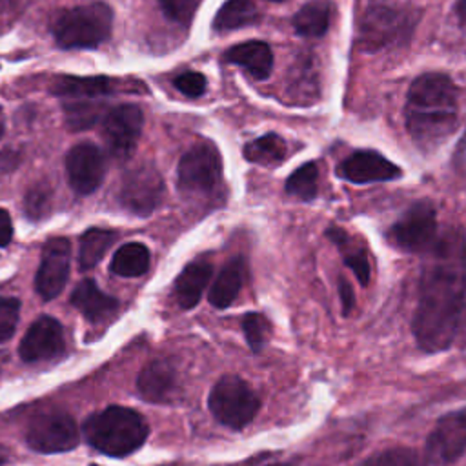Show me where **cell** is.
<instances>
[{
	"instance_id": "obj_44",
	"label": "cell",
	"mask_w": 466,
	"mask_h": 466,
	"mask_svg": "<svg viewBox=\"0 0 466 466\" xmlns=\"http://www.w3.org/2000/svg\"><path fill=\"white\" fill-rule=\"evenodd\" d=\"M269 2H282V0H269Z\"/></svg>"
},
{
	"instance_id": "obj_32",
	"label": "cell",
	"mask_w": 466,
	"mask_h": 466,
	"mask_svg": "<svg viewBox=\"0 0 466 466\" xmlns=\"http://www.w3.org/2000/svg\"><path fill=\"white\" fill-rule=\"evenodd\" d=\"M242 329H244V337H246L249 348L255 353H258L266 346V342L271 335L269 320L262 313H257V311H249L244 315Z\"/></svg>"
},
{
	"instance_id": "obj_19",
	"label": "cell",
	"mask_w": 466,
	"mask_h": 466,
	"mask_svg": "<svg viewBox=\"0 0 466 466\" xmlns=\"http://www.w3.org/2000/svg\"><path fill=\"white\" fill-rule=\"evenodd\" d=\"M71 304L91 322L109 319L118 309V300L104 293L95 280H82L71 293Z\"/></svg>"
},
{
	"instance_id": "obj_11",
	"label": "cell",
	"mask_w": 466,
	"mask_h": 466,
	"mask_svg": "<svg viewBox=\"0 0 466 466\" xmlns=\"http://www.w3.org/2000/svg\"><path fill=\"white\" fill-rule=\"evenodd\" d=\"M466 451V408L444 413L426 439L428 464L448 466Z\"/></svg>"
},
{
	"instance_id": "obj_26",
	"label": "cell",
	"mask_w": 466,
	"mask_h": 466,
	"mask_svg": "<svg viewBox=\"0 0 466 466\" xmlns=\"http://www.w3.org/2000/svg\"><path fill=\"white\" fill-rule=\"evenodd\" d=\"M149 249L140 242L120 246L111 258V271L120 277H140L149 268Z\"/></svg>"
},
{
	"instance_id": "obj_3",
	"label": "cell",
	"mask_w": 466,
	"mask_h": 466,
	"mask_svg": "<svg viewBox=\"0 0 466 466\" xmlns=\"http://www.w3.org/2000/svg\"><path fill=\"white\" fill-rule=\"evenodd\" d=\"M84 437L104 455L126 457L147 439V422L131 408L109 406L84 422Z\"/></svg>"
},
{
	"instance_id": "obj_37",
	"label": "cell",
	"mask_w": 466,
	"mask_h": 466,
	"mask_svg": "<svg viewBox=\"0 0 466 466\" xmlns=\"http://www.w3.org/2000/svg\"><path fill=\"white\" fill-rule=\"evenodd\" d=\"M13 238V222H11V217L5 209L0 208V248H5L9 246Z\"/></svg>"
},
{
	"instance_id": "obj_10",
	"label": "cell",
	"mask_w": 466,
	"mask_h": 466,
	"mask_svg": "<svg viewBox=\"0 0 466 466\" xmlns=\"http://www.w3.org/2000/svg\"><path fill=\"white\" fill-rule=\"evenodd\" d=\"M164 198V180L158 169L144 162L140 166L131 167L120 184L118 200L120 204L140 217L153 213Z\"/></svg>"
},
{
	"instance_id": "obj_29",
	"label": "cell",
	"mask_w": 466,
	"mask_h": 466,
	"mask_svg": "<svg viewBox=\"0 0 466 466\" xmlns=\"http://www.w3.org/2000/svg\"><path fill=\"white\" fill-rule=\"evenodd\" d=\"M62 107L67 127L73 131H80L98 122V118L102 116L104 104L100 100L91 98H67L62 102Z\"/></svg>"
},
{
	"instance_id": "obj_25",
	"label": "cell",
	"mask_w": 466,
	"mask_h": 466,
	"mask_svg": "<svg viewBox=\"0 0 466 466\" xmlns=\"http://www.w3.org/2000/svg\"><path fill=\"white\" fill-rule=\"evenodd\" d=\"M258 9L251 0H226L213 18V29L217 33L235 31L258 22Z\"/></svg>"
},
{
	"instance_id": "obj_12",
	"label": "cell",
	"mask_w": 466,
	"mask_h": 466,
	"mask_svg": "<svg viewBox=\"0 0 466 466\" xmlns=\"http://www.w3.org/2000/svg\"><path fill=\"white\" fill-rule=\"evenodd\" d=\"M144 113L137 104H120L106 111L102 116V137L109 153L126 160L137 147L142 135Z\"/></svg>"
},
{
	"instance_id": "obj_5",
	"label": "cell",
	"mask_w": 466,
	"mask_h": 466,
	"mask_svg": "<svg viewBox=\"0 0 466 466\" xmlns=\"http://www.w3.org/2000/svg\"><path fill=\"white\" fill-rule=\"evenodd\" d=\"M260 408L251 386L237 375H224L209 393V410L217 420L233 430L248 426Z\"/></svg>"
},
{
	"instance_id": "obj_2",
	"label": "cell",
	"mask_w": 466,
	"mask_h": 466,
	"mask_svg": "<svg viewBox=\"0 0 466 466\" xmlns=\"http://www.w3.org/2000/svg\"><path fill=\"white\" fill-rule=\"evenodd\" d=\"M457 87L444 73L419 75L406 95L404 120L411 140L422 151L439 147L459 126Z\"/></svg>"
},
{
	"instance_id": "obj_6",
	"label": "cell",
	"mask_w": 466,
	"mask_h": 466,
	"mask_svg": "<svg viewBox=\"0 0 466 466\" xmlns=\"http://www.w3.org/2000/svg\"><path fill=\"white\" fill-rule=\"evenodd\" d=\"M417 15H411L408 7L388 2H373L362 18L360 40L366 49H382L408 40V33L413 29Z\"/></svg>"
},
{
	"instance_id": "obj_24",
	"label": "cell",
	"mask_w": 466,
	"mask_h": 466,
	"mask_svg": "<svg viewBox=\"0 0 466 466\" xmlns=\"http://www.w3.org/2000/svg\"><path fill=\"white\" fill-rule=\"evenodd\" d=\"M326 233L333 240V244L340 249L344 264L355 273L357 280L362 286H366L370 282V277H371V268H370V260H368L366 249L362 246H357L351 240V237L344 229H340V228L333 226Z\"/></svg>"
},
{
	"instance_id": "obj_36",
	"label": "cell",
	"mask_w": 466,
	"mask_h": 466,
	"mask_svg": "<svg viewBox=\"0 0 466 466\" xmlns=\"http://www.w3.org/2000/svg\"><path fill=\"white\" fill-rule=\"evenodd\" d=\"M47 202V193L40 187H35L27 198H25V208H27V213H33V215H38L42 209H44V204Z\"/></svg>"
},
{
	"instance_id": "obj_30",
	"label": "cell",
	"mask_w": 466,
	"mask_h": 466,
	"mask_svg": "<svg viewBox=\"0 0 466 466\" xmlns=\"http://www.w3.org/2000/svg\"><path fill=\"white\" fill-rule=\"evenodd\" d=\"M319 169L315 162H306L297 167L286 180V193L300 200H311L319 191Z\"/></svg>"
},
{
	"instance_id": "obj_15",
	"label": "cell",
	"mask_w": 466,
	"mask_h": 466,
	"mask_svg": "<svg viewBox=\"0 0 466 466\" xmlns=\"http://www.w3.org/2000/svg\"><path fill=\"white\" fill-rule=\"evenodd\" d=\"M337 175L351 184H371L395 180L402 171L379 151L359 149L339 164Z\"/></svg>"
},
{
	"instance_id": "obj_20",
	"label": "cell",
	"mask_w": 466,
	"mask_h": 466,
	"mask_svg": "<svg viewBox=\"0 0 466 466\" xmlns=\"http://www.w3.org/2000/svg\"><path fill=\"white\" fill-rule=\"evenodd\" d=\"M113 91H115V82L107 76L62 75V76H56L51 84V93L60 96L62 100H67V98L102 100Z\"/></svg>"
},
{
	"instance_id": "obj_18",
	"label": "cell",
	"mask_w": 466,
	"mask_h": 466,
	"mask_svg": "<svg viewBox=\"0 0 466 466\" xmlns=\"http://www.w3.org/2000/svg\"><path fill=\"white\" fill-rule=\"evenodd\" d=\"M224 60L246 69L255 80H266L273 71V51L262 40H248L231 46Z\"/></svg>"
},
{
	"instance_id": "obj_17",
	"label": "cell",
	"mask_w": 466,
	"mask_h": 466,
	"mask_svg": "<svg viewBox=\"0 0 466 466\" xmlns=\"http://www.w3.org/2000/svg\"><path fill=\"white\" fill-rule=\"evenodd\" d=\"M137 390L147 402H171L178 393L175 368L162 359L147 362L137 377Z\"/></svg>"
},
{
	"instance_id": "obj_38",
	"label": "cell",
	"mask_w": 466,
	"mask_h": 466,
	"mask_svg": "<svg viewBox=\"0 0 466 466\" xmlns=\"http://www.w3.org/2000/svg\"><path fill=\"white\" fill-rule=\"evenodd\" d=\"M339 295H340V302H342V309H344V313L348 315L351 309H353V289H351V286L348 284V280L346 279H339Z\"/></svg>"
},
{
	"instance_id": "obj_28",
	"label": "cell",
	"mask_w": 466,
	"mask_h": 466,
	"mask_svg": "<svg viewBox=\"0 0 466 466\" xmlns=\"http://www.w3.org/2000/svg\"><path fill=\"white\" fill-rule=\"evenodd\" d=\"M116 233L104 228H89L80 237V248H78V266L82 269H89L96 266L109 246L115 242Z\"/></svg>"
},
{
	"instance_id": "obj_4",
	"label": "cell",
	"mask_w": 466,
	"mask_h": 466,
	"mask_svg": "<svg viewBox=\"0 0 466 466\" xmlns=\"http://www.w3.org/2000/svg\"><path fill=\"white\" fill-rule=\"evenodd\" d=\"M113 9L106 2H87L62 9L51 20V35L64 49H91L111 36Z\"/></svg>"
},
{
	"instance_id": "obj_8",
	"label": "cell",
	"mask_w": 466,
	"mask_h": 466,
	"mask_svg": "<svg viewBox=\"0 0 466 466\" xmlns=\"http://www.w3.org/2000/svg\"><path fill=\"white\" fill-rule=\"evenodd\" d=\"M222 178V158L215 144L191 146L178 160L177 182L184 193H209Z\"/></svg>"
},
{
	"instance_id": "obj_9",
	"label": "cell",
	"mask_w": 466,
	"mask_h": 466,
	"mask_svg": "<svg viewBox=\"0 0 466 466\" xmlns=\"http://www.w3.org/2000/svg\"><path fill=\"white\" fill-rule=\"evenodd\" d=\"M31 450L40 453H60L78 444V428L73 417L60 410L36 413L25 433Z\"/></svg>"
},
{
	"instance_id": "obj_7",
	"label": "cell",
	"mask_w": 466,
	"mask_h": 466,
	"mask_svg": "<svg viewBox=\"0 0 466 466\" xmlns=\"http://www.w3.org/2000/svg\"><path fill=\"white\" fill-rule=\"evenodd\" d=\"M437 235V211L430 200L411 204L388 229V240L408 253H426Z\"/></svg>"
},
{
	"instance_id": "obj_39",
	"label": "cell",
	"mask_w": 466,
	"mask_h": 466,
	"mask_svg": "<svg viewBox=\"0 0 466 466\" xmlns=\"http://www.w3.org/2000/svg\"><path fill=\"white\" fill-rule=\"evenodd\" d=\"M455 15L461 24H466V0H457L455 4Z\"/></svg>"
},
{
	"instance_id": "obj_14",
	"label": "cell",
	"mask_w": 466,
	"mask_h": 466,
	"mask_svg": "<svg viewBox=\"0 0 466 466\" xmlns=\"http://www.w3.org/2000/svg\"><path fill=\"white\" fill-rule=\"evenodd\" d=\"M71 244L64 237L49 238L44 244L40 266L35 277V288L44 300L55 299L69 279Z\"/></svg>"
},
{
	"instance_id": "obj_22",
	"label": "cell",
	"mask_w": 466,
	"mask_h": 466,
	"mask_svg": "<svg viewBox=\"0 0 466 466\" xmlns=\"http://www.w3.org/2000/svg\"><path fill=\"white\" fill-rule=\"evenodd\" d=\"M331 2L329 0H309L293 16V29L297 35L306 38H319L326 35L331 20Z\"/></svg>"
},
{
	"instance_id": "obj_34",
	"label": "cell",
	"mask_w": 466,
	"mask_h": 466,
	"mask_svg": "<svg viewBox=\"0 0 466 466\" xmlns=\"http://www.w3.org/2000/svg\"><path fill=\"white\" fill-rule=\"evenodd\" d=\"M164 15L182 25H187L193 18L197 0H158Z\"/></svg>"
},
{
	"instance_id": "obj_31",
	"label": "cell",
	"mask_w": 466,
	"mask_h": 466,
	"mask_svg": "<svg viewBox=\"0 0 466 466\" xmlns=\"http://www.w3.org/2000/svg\"><path fill=\"white\" fill-rule=\"evenodd\" d=\"M360 466H428V462L411 448H388L368 457Z\"/></svg>"
},
{
	"instance_id": "obj_21",
	"label": "cell",
	"mask_w": 466,
	"mask_h": 466,
	"mask_svg": "<svg viewBox=\"0 0 466 466\" xmlns=\"http://www.w3.org/2000/svg\"><path fill=\"white\" fill-rule=\"evenodd\" d=\"M213 273V266L206 260L189 262L175 280V299L182 309H191L198 304Z\"/></svg>"
},
{
	"instance_id": "obj_42",
	"label": "cell",
	"mask_w": 466,
	"mask_h": 466,
	"mask_svg": "<svg viewBox=\"0 0 466 466\" xmlns=\"http://www.w3.org/2000/svg\"><path fill=\"white\" fill-rule=\"evenodd\" d=\"M462 149H466V133L462 135V138L459 142V151H462Z\"/></svg>"
},
{
	"instance_id": "obj_41",
	"label": "cell",
	"mask_w": 466,
	"mask_h": 466,
	"mask_svg": "<svg viewBox=\"0 0 466 466\" xmlns=\"http://www.w3.org/2000/svg\"><path fill=\"white\" fill-rule=\"evenodd\" d=\"M4 127H5V122H4V115H2V107H0V138L4 135Z\"/></svg>"
},
{
	"instance_id": "obj_1",
	"label": "cell",
	"mask_w": 466,
	"mask_h": 466,
	"mask_svg": "<svg viewBox=\"0 0 466 466\" xmlns=\"http://www.w3.org/2000/svg\"><path fill=\"white\" fill-rule=\"evenodd\" d=\"M419 300L413 315L417 344L437 353L451 346L466 300V235L448 226L424 253Z\"/></svg>"
},
{
	"instance_id": "obj_23",
	"label": "cell",
	"mask_w": 466,
	"mask_h": 466,
	"mask_svg": "<svg viewBox=\"0 0 466 466\" xmlns=\"http://www.w3.org/2000/svg\"><path fill=\"white\" fill-rule=\"evenodd\" d=\"M244 280V260L240 257L231 258L209 289V302L215 308H228L238 295Z\"/></svg>"
},
{
	"instance_id": "obj_35",
	"label": "cell",
	"mask_w": 466,
	"mask_h": 466,
	"mask_svg": "<svg viewBox=\"0 0 466 466\" xmlns=\"http://www.w3.org/2000/svg\"><path fill=\"white\" fill-rule=\"evenodd\" d=\"M173 84L182 95L189 98H197L206 91V76L198 71H184L173 80Z\"/></svg>"
},
{
	"instance_id": "obj_16",
	"label": "cell",
	"mask_w": 466,
	"mask_h": 466,
	"mask_svg": "<svg viewBox=\"0 0 466 466\" xmlns=\"http://www.w3.org/2000/svg\"><path fill=\"white\" fill-rule=\"evenodd\" d=\"M64 351V329L53 317L36 319L25 331L18 353L24 362H42Z\"/></svg>"
},
{
	"instance_id": "obj_33",
	"label": "cell",
	"mask_w": 466,
	"mask_h": 466,
	"mask_svg": "<svg viewBox=\"0 0 466 466\" xmlns=\"http://www.w3.org/2000/svg\"><path fill=\"white\" fill-rule=\"evenodd\" d=\"M20 302L15 297H0V342L13 337L18 324Z\"/></svg>"
},
{
	"instance_id": "obj_13",
	"label": "cell",
	"mask_w": 466,
	"mask_h": 466,
	"mask_svg": "<svg viewBox=\"0 0 466 466\" xmlns=\"http://www.w3.org/2000/svg\"><path fill=\"white\" fill-rule=\"evenodd\" d=\"M66 173L71 189L76 195L96 191L106 175V158L93 142H78L66 155Z\"/></svg>"
},
{
	"instance_id": "obj_40",
	"label": "cell",
	"mask_w": 466,
	"mask_h": 466,
	"mask_svg": "<svg viewBox=\"0 0 466 466\" xmlns=\"http://www.w3.org/2000/svg\"><path fill=\"white\" fill-rule=\"evenodd\" d=\"M462 333L464 339H466V300H464V308H462V313H461V320H459V331L457 335Z\"/></svg>"
},
{
	"instance_id": "obj_27",
	"label": "cell",
	"mask_w": 466,
	"mask_h": 466,
	"mask_svg": "<svg viewBox=\"0 0 466 466\" xmlns=\"http://www.w3.org/2000/svg\"><path fill=\"white\" fill-rule=\"evenodd\" d=\"M286 142L277 133L262 135L244 146L246 160L266 167L279 166L286 158Z\"/></svg>"
},
{
	"instance_id": "obj_43",
	"label": "cell",
	"mask_w": 466,
	"mask_h": 466,
	"mask_svg": "<svg viewBox=\"0 0 466 466\" xmlns=\"http://www.w3.org/2000/svg\"><path fill=\"white\" fill-rule=\"evenodd\" d=\"M269 466H291V464H286V462H275V464H269Z\"/></svg>"
}]
</instances>
